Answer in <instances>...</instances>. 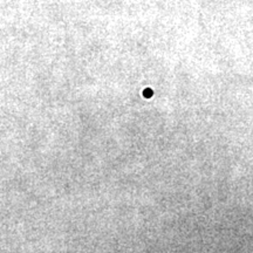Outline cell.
Instances as JSON below:
<instances>
[{
  "label": "cell",
  "instance_id": "obj_1",
  "mask_svg": "<svg viewBox=\"0 0 253 253\" xmlns=\"http://www.w3.org/2000/svg\"><path fill=\"white\" fill-rule=\"evenodd\" d=\"M144 95H145V96H150V95H151V90L144 91Z\"/></svg>",
  "mask_w": 253,
  "mask_h": 253
}]
</instances>
